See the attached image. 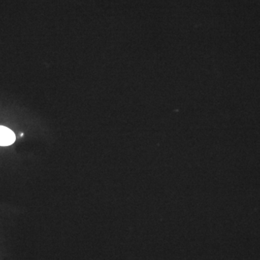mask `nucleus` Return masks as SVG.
Returning <instances> with one entry per match:
<instances>
[{"instance_id":"f257e3e1","label":"nucleus","mask_w":260,"mask_h":260,"mask_svg":"<svg viewBox=\"0 0 260 260\" xmlns=\"http://www.w3.org/2000/svg\"><path fill=\"white\" fill-rule=\"evenodd\" d=\"M14 133L6 126H0V146H8L15 143Z\"/></svg>"}]
</instances>
